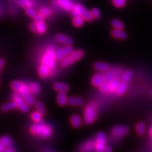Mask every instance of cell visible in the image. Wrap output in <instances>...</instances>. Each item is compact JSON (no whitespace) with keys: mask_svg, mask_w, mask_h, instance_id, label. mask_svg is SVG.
I'll use <instances>...</instances> for the list:
<instances>
[{"mask_svg":"<svg viewBox=\"0 0 152 152\" xmlns=\"http://www.w3.org/2000/svg\"><path fill=\"white\" fill-rule=\"evenodd\" d=\"M28 88H29L31 91H32V93H37L39 90V85H38L36 83H32L31 84H30V86Z\"/></svg>","mask_w":152,"mask_h":152,"instance_id":"39","label":"cell"},{"mask_svg":"<svg viewBox=\"0 0 152 152\" xmlns=\"http://www.w3.org/2000/svg\"><path fill=\"white\" fill-rule=\"evenodd\" d=\"M129 128L124 126H117L112 128V134L117 137H122L128 134Z\"/></svg>","mask_w":152,"mask_h":152,"instance_id":"7","label":"cell"},{"mask_svg":"<svg viewBox=\"0 0 152 152\" xmlns=\"http://www.w3.org/2000/svg\"><path fill=\"white\" fill-rule=\"evenodd\" d=\"M70 122L72 125L75 127L79 128L80 126H81V119L79 115H74L70 118Z\"/></svg>","mask_w":152,"mask_h":152,"instance_id":"21","label":"cell"},{"mask_svg":"<svg viewBox=\"0 0 152 152\" xmlns=\"http://www.w3.org/2000/svg\"><path fill=\"white\" fill-rule=\"evenodd\" d=\"M120 83H121L120 80L118 77H115V78H114L111 82L109 83V84H110V91H116L117 88Z\"/></svg>","mask_w":152,"mask_h":152,"instance_id":"25","label":"cell"},{"mask_svg":"<svg viewBox=\"0 0 152 152\" xmlns=\"http://www.w3.org/2000/svg\"><path fill=\"white\" fill-rule=\"evenodd\" d=\"M150 134L152 136V127L151 128L150 130Z\"/></svg>","mask_w":152,"mask_h":152,"instance_id":"47","label":"cell"},{"mask_svg":"<svg viewBox=\"0 0 152 152\" xmlns=\"http://www.w3.org/2000/svg\"><path fill=\"white\" fill-rule=\"evenodd\" d=\"M132 72L131 70H126L121 75L122 81L128 83L131 81L132 77Z\"/></svg>","mask_w":152,"mask_h":152,"instance_id":"18","label":"cell"},{"mask_svg":"<svg viewBox=\"0 0 152 152\" xmlns=\"http://www.w3.org/2000/svg\"><path fill=\"white\" fill-rule=\"evenodd\" d=\"M84 55V52L82 50H78L73 51L65 58L62 59L60 61V65L62 67H67L70 65L73 64L75 61L82 58Z\"/></svg>","mask_w":152,"mask_h":152,"instance_id":"1","label":"cell"},{"mask_svg":"<svg viewBox=\"0 0 152 152\" xmlns=\"http://www.w3.org/2000/svg\"><path fill=\"white\" fill-rule=\"evenodd\" d=\"M107 136L103 132H99L97 134L95 141V150L96 152H104L106 148Z\"/></svg>","mask_w":152,"mask_h":152,"instance_id":"4","label":"cell"},{"mask_svg":"<svg viewBox=\"0 0 152 152\" xmlns=\"http://www.w3.org/2000/svg\"><path fill=\"white\" fill-rule=\"evenodd\" d=\"M4 146L0 142V152H3L4 149Z\"/></svg>","mask_w":152,"mask_h":152,"instance_id":"46","label":"cell"},{"mask_svg":"<svg viewBox=\"0 0 152 152\" xmlns=\"http://www.w3.org/2000/svg\"><path fill=\"white\" fill-rule=\"evenodd\" d=\"M17 3L18 5L25 8H30L32 5V2L31 0H17Z\"/></svg>","mask_w":152,"mask_h":152,"instance_id":"26","label":"cell"},{"mask_svg":"<svg viewBox=\"0 0 152 152\" xmlns=\"http://www.w3.org/2000/svg\"><path fill=\"white\" fill-rule=\"evenodd\" d=\"M51 134V130L50 129V127L46 126H42L39 132V134H41L43 137H45V138L46 137H50Z\"/></svg>","mask_w":152,"mask_h":152,"instance_id":"24","label":"cell"},{"mask_svg":"<svg viewBox=\"0 0 152 152\" xmlns=\"http://www.w3.org/2000/svg\"><path fill=\"white\" fill-rule=\"evenodd\" d=\"M11 88L14 90V91L17 92H20L22 89L25 87L24 84H23L22 82L18 81V80H14L11 84Z\"/></svg>","mask_w":152,"mask_h":152,"instance_id":"19","label":"cell"},{"mask_svg":"<svg viewBox=\"0 0 152 152\" xmlns=\"http://www.w3.org/2000/svg\"><path fill=\"white\" fill-rule=\"evenodd\" d=\"M67 103L71 106H81L84 104L83 99L79 97H70L68 99Z\"/></svg>","mask_w":152,"mask_h":152,"instance_id":"16","label":"cell"},{"mask_svg":"<svg viewBox=\"0 0 152 152\" xmlns=\"http://www.w3.org/2000/svg\"><path fill=\"white\" fill-rule=\"evenodd\" d=\"M150 93H151V96H152V89L151 90V92Z\"/></svg>","mask_w":152,"mask_h":152,"instance_id":"48","label":"cell"},{"mask_svg":"<svg viewBox=\"0 0 152 152\" xmlns=\"http://www.w3.org/2000/svg\"><path fill=\"white\" fill-rule=\"evenodd\" d=\"M112 26L115 28H118V29H123L124 28V24L120 21L118 19H113L111 22Z\"/></svg>","mask_w":152,"mask_h":152,"instance_id":"30","label":"cell"},{"mask_svg":"<svg viewBox=\"0 0 152 152\" xmlns=\"http://www.w3.org/2000/svg\"><path fill=\"white\" fill-rule=\"evenodd\" d=\"M35 105L38 112H40L42 115H45L46 112L43 104H42L41 102H37L35 104Z\"/></svg>","mask_w":152,"mask_h":152,"instance_id":"32","label":"cell"},{"mask_svg":"<svg viewBox=\"0 0 152 152\" xmlns=\"http://www.w3.org/2000/svg\"><path fill=\"white\" fill-rule=\"evenodd\" d=\"M56 40L61 44H63L65 46H71L73 44V39L69 36L63 34H58L56 36Z\"/></svg>","mask_w":152,"mask_h":152,"instance_id":"10","label":"cell"},{"mask_svg":"<svg viewBox=\"0 0 152 152\" xmlns=\"http://www.w3.org/2000/svg\"><path fill=\"white\" fill-rule=\"evenodd\" d=\"M14 101L17 104V107L21 110L23 112H27L29 108L28 107V104L25 102L23 99L20 97V95L18 94H15L14 95Z\"/></svg>","mask_w":152,"mask_h":152,"instance_id":"9","label":"cell"},{"mask_svg":"<svg viewBox=\"0 0 152 152\" xmlns=\"http://www.w3.org/2000/svg\"><path fill=\"white\" fill-rule=\"evenodd\" d=\"M104 80V75L101 74H98L95 75L94 77L92 78V84L94 86L99 87Z\"/></svg>","mask_w":152,"mask_h":152,"instance_id":"15","label":"cell"},{"mask_svg":"<svg viewBox=\"0 0 152 152\" xmlns=\"http://www.w3.org/2000/svg\"><path fill=\"white\" fill-rule=\"evenodd\" d=\"M53 89L56 91L59 92H67L70 88L68 84L63 83H56L53 85Z\"/></svg>","mask_w":152,"mask_h":152,"instance_id":"14","label":"cell"},{"mask_svg":"<svg viewBox=\"0 0 152 152\" xmlns=\"http://www.w3.org/2000/svg\"><path fill=\"white\" fill-rule=\"evenodd\" d=\"M97 118V107L92 103L85 108L84 113V120L86 124H91L96 121Z\"/></svg>","mask_w":152,"mask_h":152,"instance_id":"2","label":"cell"},{"mask_svg":"<svg viewBox=\"0 0 152 152\" xmlns=\"http://www.w3.org/2000/svg\"><path fill=\"white\" fill-rule=\"evenodd\" d=\"M58 5L66 11H70L73 8V4L70 0H56Z\"/></svg>","mask_w":152,"mask_h":152,"instance_id":"12","label":"cell"},{"mask_svg":"<svg viewBox=\"0 0 152 152\" xmlns=\"http://www.w3.org/2000/svg\"><path fill=\"white\" fill-rule=\"evenodd\" d=\"M68 102L67 97L65 93L64 92H60L58 95H57V102L58 104L61 107L65 106L66 103Z\"/></svg>","mask_w":152,"mask_h":152,"instance_id":"17","label":"cell"},{"mask_svg":"<svg viewBox=\"0 0 152 152\" xmlns=\"http://www.w3.org/2000/svg\"><path fill=\"white\" fill-rule=\"evenodd\" d=\"M94 68L99 72H107L110 70V66L108 64L104 62H101V61H96L94 64Z\"/></svg>","mask_w":152,"mask_h":152,"instance_id":"11","label":"cell"},{"mask_svg":"<svg viewBox=\"0 0 152 152\" xmlns=\"http://www.w3.org/2000/svg\"><path fill=\"white\" fill-rule=\"evenodd\" d=\"M115 77V74L113 71H108L106 74L104 75V80L110 83Z\"/></svg>","mask_w":152,"mask_h":152,"instance_id":"33","label":"cell"},{"mask_svg":"<svg viewBox=\"0 0 152 152\" xmlns=\"http://www.w3.org/2000/svg\"><path fill=\"white\" fill-rule=\"evenodd\" d=\"M26 14L28 16L31 18H34L36 17V15H37V13L34 10V9H33L32 8L30 7V8H26Z\"/></svg>","mask_w":152,"mask_h":152,"instance_id":"37","label":"cell"},{"mask_svg":"<svg viewBox=\"0 0 152 152\" xmlns=\"http://www.w3.org/2000/svg\"><path fill=\"white\" fill-rule=\"evenodd\" d=\"M136 130L137 132L138 133V134L140 135L144 134L146 131V127H145V124L142 122L137 123L136 126Z\"/></svg>","mask_w":152,"mask_h":152,"instance_id":"28","label":"cell"},{"mask_svg":"<svg viewBox=\"0 0 152 152\" xmlns=\"http://www.w3.org/2000/svg\"><path fill=\"white\" fill-rule=\"evenodd\" d=\"M3 152H16V151L13 148H11V147H7V148H4Z\"/></svg>","mask_w":152,"mask_h":152,"instance_id":"44","label":"cell"},{"mask_svg":"<svg viewBox=\"0 0 152 152\" xmlns=\"http://www.w3.org/2000/svg\"><path fill=\"white\" fill-rule=\"evenodd\" d=\"M0 142H1L4 146H5L10 143V139L7 136H3L1 139H0Z\"/></svg>","mask_w":152,"mask_h":152,"instance_id":"41","label":"cell"},{"mask_svg":"<svg viewBox=\"0 0 152 152\" xmlns=\"http://www.w3.org/2000/svg\"><path fill=\"white\" fill-rule=\"evenodd\" d=\"M91 13L94 19H98L99 17H100L101 15V13L99 10L96 8H94L91 10Z\"/></svg>","mask_w":152,"mask_h":152,"instance_id":"36","label":"cell"},{"mask_svg":"<svg viewBox=\"0 0 152 152\" xmlns=\"http://www.w3.org/2000/svg\"><path fill=\"white\" fill-rule=\"evenodd\" d=\"M42 115V114L37 111V112H35L34 113H32V115H31V118L34 122H40L41 121Z\"/></svg>","mask_w":152,"mask_h":152,"instance_id":"35","label":"cell"},{"mask_svg":"<svg viewBox=\"0 0 152 152\" xmlns=\"http://www.w3.org/2000/svg\"><path fill=\"white\" fill-rule=\"evenodd\" d=\"M99 89L102 91L104 92V93H107L110 91V84H109V83L106 81V80H104L103 83L99 86Z\"/></svg>","mask_w":152,"mask_h":152,"instance_id":"34","label":"cell"},{"mask_svg":"<svg viewBox=\"0 0 152 152\" xmlns=\"http://www.w3.org/2000/svg\"><path fill=\"white\" fill-rule=\"evenodd\" d=\"M113 3L117 8H122L126 4V0H113Z\"/></svg>","mask_w":152,"mask_h":152,"instance_id":"38","label":"cell"},{"mask_svg":"<svg viewBox=\"0 0 152 152\" xmlns=\"http://www.w3.org/2000/svg\"><path fill=\"white\" fill-rule=\"evenodd\" d=\"M24 98L26 102L28 104H30V105H31V104H32L33 103H34V98L32 96V95L31 94L27 95V96H26L25 98Z\"/></svg>","mask_w":152,"mask_h":152,"instance_id":"40","label":"cell"},{"mask_svg":"<svg viewBox=\"0 0 152 152\" xmlns=\"http://www.w3.org/2000/svg\"><path fill=\"white\" fill-rule=\"evenodd\" d=\"M73 51V48L71 46H65L64 47L61 48H60L56 51V59L58 60H61L64 58H65L66 56H68L71 53H72Z\"/></svg>","mask_w":152,"mask_h":152,"instance_id":"6","label":"cell"},{"mask_svg":"<svg viewBox=\"0 0 152 152\" xmlns=\"http://www.w3.org/2000/svg\"><path fill=\"white\" fill-rule=\"evenodd\" d=\"M127 88V83L122 81L119 83V84H118L116 90V92L118 95H123L126 93Z\"/></svg>","mask_w":152,"mask_h":152,"instance_id":"20","label":"cell"},{"mask_svg":"<svg viewBox=\"0 0 152 152\" xmlns=\"http://www.w3.org/2000/svg\"><path fill=\"white\" fill-rule=\"evenodd\" d=\"M17 107V104L15 103V102H12L6 104H4L1 107V110L4 112H7L9 110H13V109H15Z\"/></svg>","mask_w":152,"mask_h":152,"instance_id":"23","label":"cell"},{"mask_svg":"<svg viewBox=\"0 0 152 152\" xmlns=\"http://www.w3.org/2000/svg\"><path fill=\"white\" fill-rule=\"evenodd\" d=\"M30 28L33 32L38 33L40 34H43L46 32L47 26L44 21L41 22H34L30 25Z\"/></svg>","mask_w":152,"mask_h":152,"instance_id":"5","label":"cell"},{"mask_svg":"<svg viewBox=\"0 0 152 152\" xmlns=\"http://www.w3.org/2000/svg\"><path fill=\"white\" fill-rule=\"evenodd\" d=\"M39 14H41L44 18L48 17L51 15V10L48 7H42L39 10Z\"/></svg>","mask_w":152,"mask_h":152,"instance_id":"31","label":"cell"},{"mask_svg":"<svg viewBox=\"0 0 152 152\" xmlns=\"http://www.w3.org/2000/svg\"><path fill=\"white\" fill-rule=\"evenodd\" d=\"M72 15L74 17L80 16L82 17L85 20L90 22L92 21L93 17L91 15V12H89L88 9L86 8L83 5L80 4H76L74 5L72 10Z\"/></svg>","mask_w":152,"mask_h":152,"instance_id":"3","label":"cell"},{"mask_svg":"<svg viewBox=\"0 0 152 152\" xmlns=\"http://www.w3.org/2000/svg\"><path fill=\"white\" fill-rule=\"evenodd\" d=\"M112 35L113 37L118 39H125L127 37V33L122 31V29H118V28H114L112 31Z\"/></svg>","mask_w":152,"mask_h":152,"instance_id":"13","label":"cell"},{"mask_svg":"<svg viewBox=\"0 0 152 152\" xmlns=\"http://www.w3.org/2000/svg\"><path fill=\"white\" fill-rule=\"evenodd\" d=\"M43 126H44L43 123L40 122H37V124H34L31 128L32 132L33 133V134H39V132L41 129V128Z\"/></svg>","mask_w":152,"mask_h":152,"instance_id":"29","label":"cell"},{"mask_svg":"<svg viewBox=\"0 0 152 152\" xmlns=\"http://www.w3.org/2000/svg\"><path fill=\"white\" fill-rule=\"evenodd\" d=\"M104 152H112V150L110 146H106Z\"/></svg>","mask_w":152,"mask_h":152,"instance_id":"45","label":"cell"},{"mask_svg":"<svg viewBox=\"0 0 152 152\" xmlns=\"http://www.w3.org/2000/svg\"><path fill=\"white\" fill-rule=\"evenodd\" d=\"M84 19L80 16H76L74 17V18L73 19V24L75 27H81L84 22Z\"/></svg>","mask_w":152,"mask_h":152,"instance_id":"27","label":"cell"},{"mask_svg":"<svg viewBox=\"0 0 152 152\" xmlns=\"http://www.w3.org/2000/svg\"><path fill=\"white\" fill-rule=\"evenodd\" d=\"M56 58L55 53L52 50H50L46 52V53L44 56L43 60V64L46 65L48 67H51L53 65L55 62V59Z\"/></svg>","mask_w":152,"mask_h":152,"instance_id":"8","label":"cell"},{"mask_svg":"<svg viewBox=\"0 0 152 152\" xmlns=\"http://www.w3.org/2000/svg\"><path fill=\"white\" fill-rule=\"evenodd\" d=\"M43 18H44V17H42L41 14H37V15H36V17L34 18V22H41V21H42L43 20Z\"/></svg>","mask_w":152,"mask_h":152,"instance_id":"42","label":"cell"},{"mask_svg":"<svg viewBox=\"0 0 152 152\" xmlns=\"http://www.w3.org/2000/svg\"><path fill=\"white\" fill-rule=\"evenodd\" d=\"M49 67L45 65V64L39 66V70H38V72H39V74L41 77L45 78L48 75H49Z\"/></svg>","mask_w":152,"mask_h":152,"instance_id":"22","label":"cell"},{"mask_svg":"<svg viewBox=\"0 0 152 152\" xmlns=\"http://www.w3.org/2000/svg\"><path fill=\"white\" fill-rule=\"evenodd\" d=\"M4 64H5V61H4V60L3 58L0 59V72H1Z\"/></svg>","mask_w":152,"mask_h":152,"instance_id":"43","label":"cell"}]
</instances>
